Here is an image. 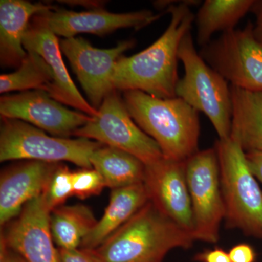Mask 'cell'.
Wrapping results in <instances>:
<instances>
[{
  "label": "cell",
  "instance_id": "obj_16",
  "mask_svg": "<svg viewBox=\"0 0 262 262\" xmlns=\"http://www.w3.org/2000/svg\"><path fill=\"white\" fill-rule=\"evenodd\" d=\"M58 164L26 160L2 172L1 227H5L16 218L29 202L44 193Z\"/></svg>",
  "mask_w": 262,
  "mask_h": 262
},
{
  "label": "cell",
  "instance_id": "obj_11",
  "mask_svg": "<svg viewBox=\"0 0 262 262\" xmlns=\"http://www.w3.org/2000/svg\"><path fill=\"white\" fill-rule=\"evenodd\" d=\"M0 115L4 118L27 122L60 138L73 136L91 119L85 114L66 108L42 90L2 96Z\"/></svg>",
  "mask_w": 262,
  "mask_h": 262
},
{
  "label": "cell",
  "instance_id": "obj_7",
  "mask_svg": "<svg viewBox=\"0 0 262 262\" xmlns=\"http://www.w3.org/2000/svg\"><path fill=\"white\" fill-rule=\"evenodd\" d=\"M73 136L123 150L139 158L145 165L163 157L158 144L133 120L117 90L104 98L97 115L91 117Z\"/></svg>",
  "mask_w": 262,
  "mask_h": 262
},
{
  "label": "cell",
  "instance_id": "obj_8",
  "mask_svg": "<svg viewBox=\"0 0 262 262\" xmlns=\"http://www.w3.org/2000/svg\"><path fill=\"white\" fill-rule=\"evenodd\" d=\"M186 177L192 203L194 241L216 244L225 211L214 147L198 151L186 161Z\"/></svg>",
  "mask_w": 262,
  "mask_h": 262
},
{
  "label": "cell",
  "instance_id": "obj_5",
  "mask_svg": "<svg viewBox=\"0 0 262 262\" xmlns=\"http://www.w3.org/2000/svg\"><path fill=\"white\" fill-rule=\"evenodd\" d=\"M179 60L184 67V77L176 87V96L196 111L204 113L211 122L219 139L230 138L232 103L228 82L207 64L196 51L191 32L179 46Z\"/></svg>",
  "mask_w": 262,
  "mask_h": 262
},
{
  "label": "cell",
  "instance_id": "obj_6",
  "mask_svg": "<svg viewBox=\"0 0 262 262\" xmlns=\"http://www.w3.org/2000/svg\"><path fill=\"white\" fill-rule=\"evenodd\" d=\"M103 145L84 138H60L21 120L1 117L0 161L35 160L49 163L70 162L92 168L90 158Z\"/></svg>",
  "mask_w": 262,
  "mask_h": 262
},
{
  "label": "cell",
  "instance_id": "obj_2",
  "mask_svg": "<svg viewBox=\"0 0 262 262\" xmlns=\"http://www.w3.org/2000/svg\"><path fill=\"white\" fill-rule=\"evenodd\" d=\"M122 98L133 120L165 158L186 162L199 151L198 112L182 98H157L140 91H125Z\"/></svg>",
  "mask_w": 262,
  "mask_h": 262
},
{
  "label": "cell",
  "instance_id": "obj_22",
  "mask_svg": "<svg viewBox=\"0 0 262 262\" xmlns=\"http://www.w3.org/2000/svg\"><path fill=\"white\" fill-rule=\"evenodd\" d=\"M253 0H206L196 17L198 42L204 47L215 32L232 30L245 15L252 10Z\"/></svg>",
  "mask_w": 262,
  "mask_h": 262
},
{
  "label": "cell",
  "instance_id": "obj_9",
  "mask_svg": "<svg viewBox=\"0 0 262 262\" xmlns=\"http://www.w3.org/2000/svg\"><path fill=\"white\" fill-rule=\"evenodd\" d=\"M253 25L223 32L203 48L200 55L213 70L232 86L246 91H262V43Z\"/></svg>",
  "mask_w": 262,
  "mask_h": 262
},
{
  "label": "cell",
  "instance_id": "obj_14",
  "mask_svg": "<svg viewBox=\"0 0 262 262\" xmlns=\"http://www.w3.org/2000/svg\"><path fill=\"white\" fill-rule=\"evenodd\" d=\"M23 46L26 51L39 54L51 68L53 80L46 92L52 98L89 116L97 115L98 110L84 99L71 78L62 58L59 40L39 13L29 23Z\"/></svg>",
  "mask_w": 262,
  "mask_h": 262
},
{
  "label": "cell",
  "instance_id": "obj_31",
  "mask_svg": "<svg viewBox=\"0 0 262 262\" xmlns=\"http://www.w3.org/2000/svg\"><path fill=\"white\" fill-rule=\"evenodd\" d=\"M252 10L256 13L257 17L256 26L253 28V32L256 39L262 43V1H256Z\"/></svg>",
  "mask_w": 262,
  "mask_h": 262
},
{
  "label": "cell",
  "instance_id": "obj_29",
  "mask_svg": "<svg viewBox=\"0 0 262 262\" xmlns=\"http://www.w3.org/2000/svg\"><path fill=\"white\" fill-rule=\"evenodd\" d=\"M246 159L251 172L262 184V152L251 151L246 153Z\"/></svg>",
  "mask_w": 262,
  "mask_h": 262
},
{
  "label": "cell",
  "instance_id": "obj_21",
  "mask_svg": "<svg viewBox=\"0 0 262 262\" xmlns=\"http://www.w3.org/2000/svg\"><path fill=\"white\" fill-rule=\"evenodd\" d=\"M92 210L82 204L55 208L50 214V227L55 244L60 249L80 247L97 223Z\"/></svg>",
  "mask_w": 262,
  "mask_h": 262
},
{
  "label": "cell",
  "instance_id": "obj_18",
  "mask_svg": "<svg viewBox=\"0 0 262 262\" xmlns=\"http://www.w3.org/2000/svg\"><path fill=\"white\" fill-rule=\"evenodd\" d=\"M149 201L144 183L113 189L102 217L83 239L80 248L95 250L99 247Z\"/></svg>",
  "mask_w": 262,
  "mask_h": 262
},
{
  "label": "cell",
  "instance_id": "obj_27",
  "mask_svg": "<svg viewBox=\"0 0 262 262\" xmlns=\"http://www.w3.org/2000/svg\"><path fill=\"white\" fill-rule=\"evenodd\" d=\"M232 262H255L256 253L252 246L246 244L236 245L229 251Z\"/></svg>",
  "mask_w": 262,
  "mask_h": 262
},
{
  "label": "cell",
  "instance_id": "obj_1",
  "mask_svg": "<svg viewBox=\"0 0 262 262\" xmlns=\"http://www.w3.org/2000/svg\"><path fill=\"white\" fill-rule=\"evenodd\" d=\"M195 1L170 5L168 28L149 48L134 56H122L115 64L114 89L140 91L160 98L176 96L178 76V53L183 38L191 32L194 15L189 9Z\"/></svg>",
  "mask_w": 262,
  "mask_h": 262
},
{
  "label": "cell",
  "instance_id": "obj_23",
  "mask_svg": "<svg viewBox=\"0 0 262 262\" xmlns=\"http://www.w3.org/2000/svg\"><path fill=\"white\" fill-rule=\"evenodd\" d=\"M27 54L14 72L0 76V93L12 91H47L53 77L47 62L35 52L27 51Z\"/></svg>",
  "mask_w": 262,
  "mask_h": 262
},
{
  "label": "cell",
  "instance_id": "obj_19",
  "mask_svg": "<svg viewBox=\"0 0 262 262\" xmlns=\"http://www.w3.org/2000/svg\"><path fill=\"white\" fill-rule=\"evenodd\" d=\"M232 113L230 138L246 153L262 152V91L230 86Z\"/></svg>",
  "mask_w": 262,
  "mask_h": 262
},
{
  "label": "cell",
  "instance_id": "obj_17",
  "mask_svg": "<svg viewBox=\"0 0 262 262\" xmlns=\"http://www.w3.org/2000/svg\"><path fill=\"white\" fill-rule=\"evenodd\" d=\"M46 3L24 0L0 1V64L4 68L20 67L27 52L23 40L34 15L51 9Z\"/></svg>",
  "mask_w": 262,
  "mask_h": 262
},
{
  "label": "cell",
  "instance_id": "obj_10",
  "mask_svg": "<svg viewBox=\"0 0 262 262\" xmlns=\"http://www.w3.org/2000/svg\"><path fill=\"white\" fill-rule=\"evenodd\" d=\"M134 46L133 39L122 41L108 49L93 47L82 37L64 38L60 41L61 52L68 58L90 104L96 110L115 90L113 79L117 61Z\"/></svg>",
  "mask_w": 262,
  "mask_h": 262
},
{
  "label": "cell",
  "instance_id": "obj_12",
  "mask_svg": "<svg viewBox=\"0 0 262 262\" xmlns=\"http://www.w3.org/2000/svg\"><path fill=\"white\" fill-rule=\"evenodd\" d=\"M51 212L43 194L34 198L5 226L1 243L26 262H61L50 227Z\"/></svg>",
  "mask_w": 262,
  "mask_h": 262
},
{
  "label": "cell",
  "instance_id": "obj_24",
  "mask_svg": "<svg viewBox=\"0 0 262 262\" xmlns=\"http://www.w3.org/2000/svg\"><path fill=\"white\" fill-rule=\"evenodd\" d=\"M72 175L73 171L67 165L58 164L43 193L50 211L63 206L68 198L73 196Z\"/></svg>",
  "mask_w": 262,
  "mask_h": 262
},
{
  "label": "cell",
  "instance_id": "obj_28",
  "mask_svg": "<svg viewBox=\"0 0 262 262\" xmlns=\"http://www.w3.org/2000/svg\"><path fill=\"white\" fill-rule=\"evenodd\" d=\"M194 260L196 262H232L228 252L221 248L205 250L196 253Z\"/></svg>",
  "mask_w": 262,
  "mask_h": 262
},
{
  "label": "cell",
  "instance_id": "obj_15",
  "mask_svg": "<svg viewBox=\"0 0 262 262\" xmlns=\"http://www.w3.org/2000/svg\"><path fill=\"white\" fill-rule=\"evenodd\" d=\"M39 14L56 35L64 38L75 37L82 33L103 37L120 29L134 28L139 30L163 15H155L146 10L114 13L101 8L75 12L54 6Z\"/></svg>",
  "mask_w": 262,
  "mask_h": 262
},
{
  "label": "cell",
  "instance_id": "obj_30",
  "mask_svg": "<svg viewBox=\"0 0 262 262\" xmlns=\"http://www.w3.org/2000/svg\"><path fill=\"white\" fill-rule=\"evenodd\" d=\"M0 262H26L20 256L1 243Z\"/></svg>",
  "mask_w": 262,
  "mask_h": 262
},
{
  "label": "cell",
  "instance_id": "obj_26",
  "mask_svg": "<svg viewBox=\"0 0 262 262\" xmlns=\"http://www.w3.org/2000/svg\"><path fill=\"white\" fill-rule=\"evenodd\" d=\"M58 249L61 262H102L94 250L80 247L72 250Z\"/></svg>",
  "mask_w": 262,
  "mask_h": 262
},
{
  "label": "cell",
  "instance_id": "obj_20",
  "mask_svg": "<svg viewBox=\"0 0 262 262\" xmlns=\"http://www.w3.org/2000/svg\"><path fill=\"white\" fill-rule=\"evenodd\" d=\"M90 161L112 190L144 182L146 165L123 150L102 145L95 150Z\"/></svg>",
  "mask_w": 262,
  "mask_h": 262
},
{
  "label": "cell",
  "instance_id": "obj_25",
  "mask_svg": "<svg viewBox=\"0 0 262 262\" xmlns=\"http://www.w3.org/2000/svg\"><path fill=\"white\" fill-rule=\"evenodd\" d=\"M73 196L80 200L98 195L106 187L101 174L94 168H81L73 171Z\"/></svg>",
  "mask_w": 262,
  "mask_h": 262
},
{
  "label": "cell",
  "instance_id": "obj_3",
  "mask_svg": "<svg viewBox=\"0 0 262 262\" xmlns=\"http://www.w3.org/2000/svg\"><path fill=\"white\" fill-rule=\"evenodd\" d=\"M194 241L149 201L94 251L102 262H163L172 250L189 249Z\"/></svg>",
  "mask_w": 262,
  "mask_h": 262
},
{
  "label": "cell",
  "instance_id": "obj_4",
  "mask_svg": "<svg viewBox=\"0 0 262 262\" xmlns=\"http://www.w3.org/2000/svg\"><path fill=\"white\" fill-rule=\"evenodd\" d=\"M214 148L227 229L262 239V191L248 166L246 152L233 139H218Z\"/></svg>",
  "mask_w": 262,
  "mask_h": 262
},
{
  "label": "cell",
  "instance_id": "obj_13",
  "mask_svg": "<svg viewBox=\"0 0 262 262\" xmlns=\"http://www.w3.org/2000/svg\"><path fill=\"white\" fill-rule=\"evenodd\" d=\"M143 183L149 201L193 236L194 222L186 177V162L163 156L158 161L146 165Z\"/></svg>",
  "mask_w": 262,
  "mask_h": 262
}]
</instances>
